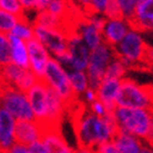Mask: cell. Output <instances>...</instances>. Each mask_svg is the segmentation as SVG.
Segmentation results:
<instances>
[{
	"mask_svg": "<svg viewBox=\"0 0 153 153\" xmlns=\"http://www.w3.org/2000/svg\"><path fill=\"white\" fill-rule=\"evenodd\" d=\"M83 100L82 101H85L87 105H91L92 102H95L96 100H98L97 98V92H96V90H94V88H91V87H88L85 92H83Z\"/></svg>",
	"mask_w": 153,
	"mask_h": 153,
	"instance_id": "31",
	"label": "cell"
},
{
	"mask_svg": "<svg viewBox=\"0 0 153 153\" xmlns=\"http://www.w3.org/2000/svg\"><path fill=\"white\" fill-rule=\"evenodd\" d=\"M7 39L10 41L11 45V60L16 65L30 68V57H29V51L26 46V41L18 37L16 35H14L11 33L6 34Z\"/></svg>",
	"mask_w": 153,
	"mask_h": 153,
	"instance_id": "18",
	"label": "cell"
},
{
	"mask_svg": "<svg viewBox=\"0 0 153 153\" xmlns=\"http://www.w3.org/2000/svg\"><path fill=\"white\" fill-rule=\"evenodd\" d=\"M51 1H52V0H37V1H36V7H35V10L41 11V10L48 9V6L50 5Z\"/></svg>",
	"mask_w": 153,
	"mask_h": 153,
	"instance_id": "36",
	"label": "cell"
},
{
	"mask_svg": "<svg viewBox=\"0 0 153 153\" xmlns=\"http://www.w3.org/2000/svg\"><path fill=\"white\" fill-rule=\"evenodd\" d=\"M103 14L107 19L111 20H125V14L117 0H108Z\"/></svg>",
	"mask_w": 153,
	"mask_h": 153,
	"instance_id": "24",
	"label": "cell"
},
{
	"mask_svg": "<svg viewBox=\"0 0 153 153\" xmlns=\"http://www.w3.org/2000/svg\"><path fill=\"white\" fill-rule=\"evenodd\" d=\"M1 107L16 120H35L27 94L11 85H1Z\"/></svg>",
	"mask_w": 153,
	"mask_h": 153,
	"instance_id": "5",
	"label": "cell"
},
{
	"mask_svg": "<svg viewBox=\"0 0 153 153\" xmlns=\"http://www.w3.org/2000/svg\"><path fill=\"white\" fill-rule=\"evenodd\" d=\"M122 11L125 14V20L129 19L134 14L136 7L138 5L140 0H117Z\"/></svg>",
	"mask_w": 153,
	"mask_h": 153,
	"instance_id": "27",
	"label": "cell"
},
{
	"mask_svg": "<svg viewBox=\"0 0 153 153\" xmlns=\"http://www.w3.org/2000/svg\"><path fill=\"white\" fill-rule=\"evenodd\" d=\"M44 127L36 120H16L15 137L16 143L30 146L37 141H41Z\"/></svg>",
	"mask_w": 153,
	"mask_h": 153,
	"instance_id": "11",
	"label": "cell"
},
{
	"mask_svg": "<svg viewBox=\"0 0 153 153\" xmlns=\"http://www.w3.org/2000/svg\"><path fill=\"white\" fill-rule=\"evenodd\" d=\"M11 34L16 35L18 37L22 40H29L31 37L35 36L34 34V29H33V25H29V24H24V22H18L11 30Z\"/></svg>",
	"mask_w": 153,
	"mask_h": 153,
	"instance_id": "26",
	"label": "cell"
},
{
	"mask_svg": "<svg viewBox=\"0 0 153 153\" xmlns=\"http://www.w3.org/2000/svg\"><path fill=\"white\" fill-rule=\"evenodd\" d=\"M68 79L71 81L72 88L77 96L83 95V92L90 87L88 82V76L85 74V71H79V70H66Z\"/></svg>",
	"mask_w": 153,
	"mask_h": 153,
	"instance_id": "20",
	"label": "cell"
},
{
	"mask_svg": "<svg viewBox=\"0 0 153 153\" xmlns=\"http://www.w3.org/2000/svg\"><path fill=\"white\" fill-rule=\"evenodd\" d=\"M44 79L46 80L49 85L64 98V101L67 105V111L70 110L79 100H81L80 96L76 95V92L74 91L71 81L68 79V75H67L66 70L61 67L60 61L56 57H50L49 62L46 65Z\"/></svg>",
	"mask_w": 153,
	"mask_h": 153,
	"instance_id": "4",
	"label": "cell"
},
{
	"mask_svg": "<svg viewBox=\"0 0 153 153\" xmlns=\"http://www.w3.org/2000/svg\"><path fill=\"white\" fill-rule=\"evenodd\" d=\"M127 72H128V68L125 66V64L120 59L113 56L111 64L106 70L103 79H123Z\"/></svg>",
	"mask_w": 153,
	"mask_h": 153,
	"instance_id": "22",
	"label": "cell"
},
{
	"mask_svg": "<svg viewBox=\"0 0 153 153\" xmlns=\"http://www.w3.org/2000/svg\"><path fill=\"white\" fill-rule=\"evenodd\" d=\"M112 141L122 153H141L144 143H146L140 137L125 131H118Z\"/></svg>",
	"mask_w": 153,
	"mask_h": 153,
	"instance_id": "19",
	"label": "cell"
},
{
	"mask_svg": "<svg viewBox=\"0 0 153 153\" xmlns=\"http://www.w3.org/2000/svg\"><path fill=\"white\" fill-rule=\"evenodd\" d=\"M26 46H27L29 57H30V68L39 77L44 79L46 65L51 57L48 52V49L45 48V45L36 36L26 40Z\"/></svg>",
	"mask_w": 153,
	"mask_h": 153,
	"instance_id": "10",
	"label": "cell"
},
{
	"mask_svg": "<svg viewBox=\"0 0 153 153\" xmlns=\"http://www.w3.org/2000/svg\"><path fill=\"white\" fill-rule=\"evenodd\" d=\"M113 59V52L110 46H107L105 42H102L100 46H97L95 50L91 51L90 62L86 68V74L88 76L90 87L97 90L98 86L105 77V74L108 65Z\"/></svg>",
	"mask_w": 153,
	"mask_h": 153,
	"instance_id": "6",
	"label": "cell"
},
{
	"mask_svg": "<svg viewBox=\"0 0 153 153\" xmlns=\"http://www.w3.org/2000/svg\"><path fill=\"white\" fill-rule=\"evenodd\" d=\"M1 153H11L10 151H1Z\"/></svg>",
	"mask_w": 153,
	"mask_h": 153,
	"instance_id": "39",
	"label": "cell"
},
{
	"mask_svg": "<svg viewBox=\"0 0 153 153\" xmlns=\"http://www.w3.org/2000/svg\"><path fill=\"white\" fill-rule=\"evenodd\" d=\"M76 1H79L81 7L85 11V14L87 15L88 18H94L95 15H97V10L95 9V6L92 5V1L91 0H76Z\"/></svg>",
	"mask_w": 153,
	"mask_h": 153,
	"instance_id": "29",
	"label": "cell"
},
{
	"mask_svg": "<svg viewBox=\"0 0 153 153\" xmlns=\"http://www.w3.org/2000/svg\"><path fill=\"white\" fill-rule=\"evenodd\" d=\"M152 70H153V53H152Z\"/></svg>",
	"mask_w": 153,
	"mask_h": 153,
	"instance_id": "40",
	"label": "cell"
},
{
	"mask_svg": "<svg viewBox=\"0 0 153 153\" xmlns=\"http://www.w3.org/2000/svg\"><path fill=\"white\" fill-rule=\"evenodd\" d=\"M128 27L129 26L126 22V20L107 19L101 30L102 42H105L107 46L113 49L126 36V34L128 33Z\"/></svg>",
	"mask_w": 153,
	"mask_h": 153,
	"instance_id": "14",
	"label": "cell"
},
{
	"mask_svg": "<svg viewBox=\"0 0 153 153\" xmlns=\"http://www.w3.org/2000/svg\"><path fill=\"white\" fill-rule=\"evenodd\" d=\"M98 153H122L120 151V148L114 144L113 141H110V142H106L103 144H101L100 147L97 148Z\"/></svg>",
	"mask_w": 153,
	"mask_h": 153,
	"instance_id": "30",
	"label": "cell"
},
{
	"mask_svg": "<svg viewBox=\"0 0 153 153\" xmlns=\"http://www.w3.org/2000/svg\"><path fill=\"white\" fill-rule=\"evenodd\" d=\"M0 6H1V10L16 15L19 18V22H24V24L31 25L30 21L26 19L25 14H24V7H22L19 0H0Z\"/></svg>",
	"mask_w": 153,
	"mask_h": 153,
	"instance_id": "21",
	"label": "cell"
},
{
	"mask_svg": "<svg viewBox=\"0 0 153 153\" xmlns=\"http://www.w3.org/2000/svg\"><path fill=\"white\" fill-rule=\"evenodd\" d=\"M15 127H16V118L1 107L0 110V148L1 151H9L16 143Z\"/></svg>",
	"mask_w": 153,
	"mask_h": 153,
	"instance_id": "13",
	"label": "cell"
},
{
	"mask_svg": "<svg viewBox=\"0 0 153 153\" xmlns=\"http://www.w3.org/2000/svg\"><path fill=\"white\" fill-rule=\"evenodd\" d=\"M18 22H19V18L16 15L10 14L4 10L0 11V29H1V34L11 33L13 27L16 25Z\"/></svg>",
	"mask_w": 153,
	"mask_h": 153,
	"instance_id": "23",
	"label": "cell"
},
{
	"mask_svg": "<svg viewBox=\"0 0 153 153\" xmlns=\"http://www.w3.org/2000/svg\"><path fill=\"white\" fill-rule=\"evenodd\" d=\"M0 61H1V66L13 62L11 60V45L7 39L6 34L0 35Z\"/></svg>",
	"mask_w": 153,
	"mask_h": 153,
	"instance_id": "25",
	"label": "cell"
},
{
	"mask_svg": "<svg viewBox=\"0 0 153 153\" xmlns=\"http://www.w3.org/2000/svg\"><path fill=\"white\" fill-rule=\"evenodd\" d=\"M91 1H92V5L95 6V9L97 10L98 14H101V13L103 14L108 0H91Z\"/></svg>",
	"mask_w": 153,
	"mask_h": 153,
	"instance_id": "34",
	"label": "cell"
},
{
	"mask_svg": "<svg viewBox=\"0 0 153 153\" xmlns=\"http://www.w3.org/2000/svg\"><path fill=\"white\" fill-rule=\"evenodd\" d=\"M122 79H103L101 85L96 90L97 98L106 105L110 111H113L117 107V96L121 88Z\"/></svg>",
	"mask_w": 153,
	"mask_h": 153,
	"instance_id": "16",
	"label": "cell"
},
{
	"mask_svg": "<svg viewBox=\"0 0 153 153\" xmlns=\"http://www.w3.org/2000/svg\"><path fill=\"white\" fill-rule=\"evenodd\" d=\"M20 4L22 5V7L26 10H31L36 7V1L37 0H19Z\"/></svg>",
	"mask_w": 153,
	"mask_h": 153,
	"instance_id": "35",
	"label": "cell"
},
{
	"mask_svg": "<svg viewBox=\"0 0 153 153\" xmlns=\"http://www.w3.org/2000/svg\"><path fill=\"white\" fill-rule=\"evenodd\" d=\"M113 116L120 131L128 132L153 144V111L117 106L113 110Z\"/></svg>",
	"mask_w": 153,
	"mask_h": 153,
	"instance_id": "2",
	"label": "cell"
},
{
	"mask_svg": "<svg viewBox=\"0 0 153 153\" xmlns=\"http://www.w3.org/2000/svg\"><path fill=\"white\" fill-rule=\"evenodd\" d=\"M68 41H70V53L72 59L70 70L85 71L90 62V56H91L90 48L82 40L81 36H76Z\"/></svg>",
	"mask_w": 153,
	"mask_h": 153,
	"instance_id": "15",
	"label": "cell"
},
{
	"mask_svg": "<svg viewBox=\"0 0 153 153\" xmlns=\"http://www.w3.org/2000/svg\"><path fill=\"white\" fill-rule=\"evenodd\" d=\"M141 153H153V144L146 142V143H144V146H143V148H142Z\"/></svg>",
	"mask_w": 153,
	"mask_h": 153,
	"instance_id": "38",
	"label": "cell"
},
{
	"mask_svg": "<svg viewBox=\"0 0 153 153\" xmlns=\"http://www.w3.org/2000/svg\"><path fill=\"white\" fill-rule=\"evenodd\" d=\"M88 106H90L91 111H92L94 113H96V114H98V116H101V117H106V116H108L110 113L113 112V111H110L108 108H107L106 105L103 102H101L100 100H96L95 102H92Z\"/></svg>",
	"mask_w": 153,
	"mask_h": 153,
	"instance_id": "28",
	"label": "cell"
},
{
	"mask_svg": "<svg viewBox=\"0 0 153 153\" xmlns=\"http://www.w3.org/2000/svg\"><path fill=\"white\" fill-rule=\"evenodd\" d=\"M76 153H98V151H97V148H94V147L77 146L76 147Z\"/></svg>",
	"mask_w": 153,
	"mask_h": 153,
	"instance_id": "37",
	"label": "cell"
},
{
	"mask_svg": "<svg viewBox=\"0 0 153 153\" xmlns=\"http://www.w3.org/2000/svg\"><path fill=\"white\" fill-rule=\"evenodd\" d=\"M9 151L11 153H31V149H30L29 146L21 144V143H15Z\"/></svg>",
	"mask_w": 153,
	"mask_h": 153,
	"instance_id": "33",
	"label": "cell"
},
{
	"mask_svg": "<svg viewBox=\"0 0 153 153\" xmlns=\"http://www.w3.org/2000/svg\"><path fill=\"white\" fill-rule=\"evenodd\" d=\"M29 147H30V149H31V153H50L42 141H37L33 144H30Z\"/></svg>",
	"mask_w": 153,
	"mask_h": 153,
	"instance_id": "32",
	"label": "cell"
},
{
	"mask_svg": "<svg viewBox=\"0 0 153 153\" xmlns=\"http://www.w3.org/2000/svg\"><path fill=\"white\" fill-rule=\"evenodd\" d=\"M41 141L44 142L50 153H76V148L68 144L62 132H61V127L59 126L44 127Z\"/></svg>",
	"mask_w": 153,
	"mask_h": 153,
	"instance_id": "12",
	"label": "cell"
},
{
	"mask_svg": "<svg viewBox=\"0 0 153 153\" xmlns=\"http://www.w3.org/2000/svg\"><path fill=\"white\" fill-rule=\"evenodd\" d=\"M79 33L82 37V40L86 42V45L90 48V50L92 51L97 46H100L102 44V36L101 31L98 29L97 24L95 22L94 18H86L82 21V24L80 25Z\"/></svg>",
	"mask_w": 153,
	"mask_h": 153,
	"instance_id": "17",
	"label": "cell"
},
{
	"mask_svg": "<svg viewBox=\"0 0 153 153\" xmlns=\"http://www.w3.org/2000/svg\"><path fill=\"white\" fill-rule=\"evenodd\" d=\"M116 103L121 107L153 111V83L141 85L133 79L123 77Z\"/></svg>",
	"mask_w": 153,
	"mask_h": 153,
	"instance_id": "3",
	"label": "cell"
},
{
	"mask_svg": "<svg viewBox=\"0 0 153 153\" xmlns=\"http://www.w3.org/2000/svg\"><path fill=\"white\" fill-rule=\"evenodd\" d=\"M48 81L42 77H37L33 87L26 92L35 114V120L41 125H44L48 118Z\"/></svg>",
	"mask_w": 153,
	"mask_h": 153,
	"instance_id": "8",
	"label": "cell"
},
{
	"mask_svg": "<svg viewBox=\"0 0 153 153\" xmlns=\"http://www.w3.org/2000/svg\"><path fill=\"white\" fill-rule=\"evenodd\" d=\"M71 118L77 146L98 148L101 144L110 142L120 131L113 112L101 117L91 111L90 106L79 100L67 111Z\"/></svg>",
	"mask_w": 153,
	"mask_h": 153,
	"instance_id": "1",
	"label": "cell"
},
{
	"mask_svg": "<svg viewBox=\"0 0 153 153\" xmlns=\"http://www.w3.org/2000/svg\"><path fill=\"white\" fill-rule=\"evenodd\" d=\"M126 22L133 31L153 33V0H140L134 14Z\"/></svg>",
	"mask_w": 153,
	"mask_h": 153,
	"instance_id": "9",
	"label": "cell"
},
{
	"mask_svg": "<svg viewBox=\"0 0 153 153\" xmlns=\"http://www.w3.org/2000/svg\"><path fill=\"white\" fill-rule=\"evenodd\" d=\"M37 77L39 76L31 68L21 67L15 62L1 66V85H11L24 92H27L33 87Z\"/></svg>",
	"mask_w": 153,
	"mask_h": 153,
	"instance_id": "7",
	"label": "cell"
}]
</instances>
